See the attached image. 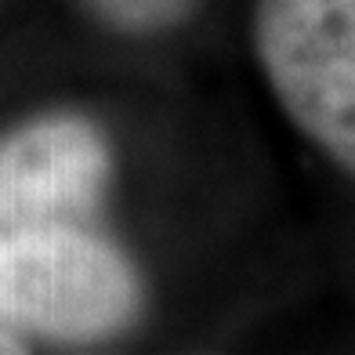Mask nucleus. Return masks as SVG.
Instances as JSON below:
<instances>
[{
  "mask_svg": "<svg viewBox=\"0 0 355 355\" xmlns=\"http://www.w3.org/2000/svg\"><path fill=\"white\" fill-rule=\"evenodd\" d=\"M109 153L58 116L0 145V319L51 337H102L138 312V279L98 232Z\"/></svg>",
  "mask_w": 355,
  "mask_h": 355,
  "instance_id": "f257e3e1",
  "label": "nucleus"
},
{
  "mask_svg": "<svg viewBox=\"0 0 355 355\" xmlns=\"http://www.w3.org/2000/svg\"><path fill=\"white\" fill-rule=\"evenodd\" d=\"M257 51L294 123L355 174V0H261Z\"/></svg>",
  "mask_w": 355,
  "mask_h": 355,
  "instance_id": "f03ea898",
  "label": "nucleus"
},
{
  "mask_svg": "<svg viewBox=\"0 0 355 355\" xmlns=\"http://www.w3.org/2000/svg\"><path fill=\"white\" fill-rule=\"evenodd\" d=\"M94 11H102L109 22L127 29H153L167 26L185 11L189 0H87Z\"/></svg>",
  "mask_w": 355,
  "mask_h": 355,
  "instance_id": "7ed1b4c3",
  "label": "nucleus"
},
{
  "mask_svg": "<svg viewBox=\"0 0 355 355\" xmlns=\"http://www.w3.org/2000/svg\"><path fill=\"white\" fill-rule=\"evenodd\" d=\"M0 352H22V345L11 334V322H4V319H0Z\"/></svg>",
  "mask_w": 355,
  "mask_h": 355,
  "instance_id": "20e7f679",
  "label": "nucleus"
}]
</instances>
